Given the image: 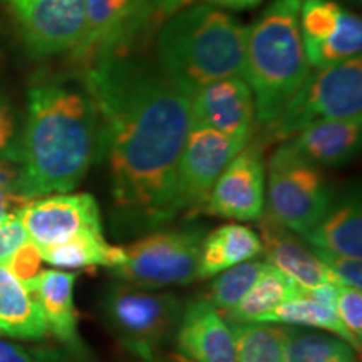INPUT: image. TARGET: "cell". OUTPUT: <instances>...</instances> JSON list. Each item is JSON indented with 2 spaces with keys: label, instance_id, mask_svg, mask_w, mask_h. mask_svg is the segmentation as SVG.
<instances>
[{
  "label": "cell",
  "instance_id": "obj_1",
  "mask_svg": "<svg viewBox=\"0 0 362 362\" xmlns=\"http://www.w3.org/2000/svg\"><path fill=\"white\" fill-rule=\"evenodd\" d=\"M84 83L101 117V160L116 208L146 226L171 220L192 99L158 62L129 52L88 66Z\"/></svg>",
  "mask_w": 362,
  "mask_h": 362
},
{
  "label": "cell",
  "instance_id": "obj_2",
  "mask_svg": "<svg viewBox=\"0 0 362 362\" xmlns=\"http://www.w3.org/2000/svg\"><path fill=\"white\" fill-rule=\"evenodd\" d=\"M99 160L101 117L84 79H47L33 86L16 158L22 200L69 193Z\"/></svg>",
  "mask_w": 362,
  "mask_h": 362
},
{
  "label": "cell",
  "instance_id": "obj_3",
  "mask_svg": "<svg viewBox=\"0 0 362 362\" xmlns=\"http://www.w3.org/2000/svg\"><path fill=\"white\" fill-rule=\"evenodd\" d=\"M247 27L210 4L189 6L168 17L156 40L158 66L192 98L206 84L245 78Z\"/></svg>",
  "mask_w": 362,
  "mask_h": 362
},
{
  "label": "cell",
  "instance_id": "obj_4",
  "mask_svg": "<svg viewBox=\"0 0 362 362\" xmlns=\"http://www.w3.org/2000/svg\"><path fill=\"white\" fill-rule=\"evenodd\" d=\"M300 7L302 0H270L247 27L245 79L255 101V129L279 116L312 71L298 24Z\"/></svg>",
  "mask_w": 362,
  "mask_h": 362
},
{
  "label": "cell",
  "instance_id": "obj_5",
  "mask_svg": "<svg viewBox=\"0 0 362 362\" xmlns=\"http://www.w3.org/2000/svg\"><path fill=\"white\" fill-rule=\"evenodd\" d=\"M362 119V59L312 69L309 78L285 103L279 116L262 128L259 141H288L298 131L317 121Z\"/></svg>",
  "mask_w": 362,
  "mask_h": 362
},
{
  "label": "cell",
  "instance_id": "obj_6",
  "mask_svg": "<svg viewBox=\"0 0 362 362\" xmlns=\"http://www.w3.org/2000/svg\"><path fill=\"white\" fill-rule=\"evenodd\" d=\"M265 214L304 237L332 206L322 170L284 141L267 165Z\"/></svg>",
  "mask_w": 362,
  "mask_h": 362
},
{
  "label": "cell",
  "instance_id": "obj_7",
  "mask_svg": "<svg viewBox=\"0 0 362 362\" xmlns=\"http://www.w3.org/2000/svg\"><path fill=\"white\" fill-rule=\"evenodd\" d=\"M181 302L170 292L117 282L103 298V314L119 342L143 361H153L156 352L175 336L181 317Z\"/></svg>",
  "mask_w": 362,
  "mask_h": 362
},
{
  "label": "cell",
  "instance_id": "obj_8",
  "mask_svg": "<svg viewBox=\"0 0 362 362\" xmlns=\"http://www.w3.org/2000/svg\"><path fill=\"white\" fill-rule=\"evenodd\" d=\"M200 230H163L123 247V264L111 269L121 282L143 288L188 285L198 279Z\"/></svg>",
  "mask_w": 362,
  "mask_h": 362
},
{
  "label": "cell",
  "instance_id": "obj_9",
  "mask_svg": "<svg viewBox=\"0 0 362 362\" xmlns=\"http://www.w3.org/2000/svg\"><path fill=\"white\" fill-rule=\"evenodd\" d=\"M247 144L193 119L176 178V215L205 210L215 181Z\"/></svg>",
  "mask_w": 362,
  "mask_h": 362
},
{
  "label": "cell",
  "instance_id": "obj_10",
  "mask_svg": "<svg viewBox=\"0 0 362 362\" xmlns=\"http://www.w3.org/2000/svg\"><path fill=\"white\" fill-rule=\"evenodd\" d=\"M151 12L149 0H84V30L72 56L90 66L128 52Z\"/></svg>",
  "mask_w": 362,
  "mask_h": 362
},
{
  "label": "cell",
  "instance_id": "obj_11",
  "mask_svg": "<svg viewBox=\"0 0 362 362\" xmlns=\"http://www.w3.org/2000/svg\"><path fill=\"white\" fill-rule=\"evenodd\" d=\"M17 215L27 238L37 248L79 237L103 235L101 211L89 193H56L22 205Z\"/></svg>",
  "mask_w": 362,
  "mask_h": 362
},
{
  "label": "cell",
  "instance_id": "obj_12",
  "mask_svg": "<svg viewBox=\"0 0 362 362\" xmlns=\"http://www.w3.org/2000/svg\"><path fill=\"white\" fill-rule=\"evenodd\" d=\"M34 56L72 51L84 30V0H4Z\"/></svg>",
  "mask_w": 362,
  "mask_h": 362
},
{
  "label": "cell",
  "instance_id": "obj_13",
  "mask_svg": "<svg viewBox=\"0 0 362 362\" xmlns=\"http://www.w3.org/2000/svg\"><path fill=\"white\" fill-rule=\"evenodd\" d=\"M205 211L237 221L262 218L265 214V161L260 144L250 141L226 165L211 188Z\"/></svg>",
  "mask_w": 362,
  "mask_h": 362
},
{
  "label": "cell",
  "instance_id": "obj_14",
  "mask_svg": "<svg viewBox=\"0 0 362 362\" xmlns=\"http://www.w3.org/2000/svg\"><path fill=\"white\" fill-rule=\"evenodd\" d=\"M189 99L194 121L238 141H252L257 115L253 93L245 78L218 79L197 90Z\"/></svg>",
  "mask_w": 362,
  "mask_h": 362
},
{
  "label": "cell",
  "instance_id": "obj_15",
  "mask_svg": "<svg viewBox=\"0 0 362 362\" xmlns=\"http://www.w3.org/2000/svg\"><path fill=\"white\" fill-rule=\"evenodd\" d=\"M176 346L188 362H237L232 327L210 302L193 300L181 310Z\"/></svg>",
  "mask_w": 362,
  "mask_h": 362
},
{
  "label": "cell",
  "instance_id": "obj_16",
  "mask_svg": "<svg viewBox=\"0 0 362 362\" xmlns=\"http://www.w3.org/2000/svg\"><path fill=\"white\" fill-rule=\"evenodd\" d=\"M259 221L262 253H265V262L287 275L292 282L304 288L317 285L332 284L327 269L317 259L309 243L302 240L300 235L285 228L267 214Z\"/></svg>",
  "mask_w": 362,
  "mask_h": 362
},
{
  "label": "cell",
  "instance_id": "obj_17",
  "mask_svg": "<svg viewBox=\"0 0 362 362\" xmlns=\"http://www.w3.org/2000/svg\"><path fill=\"white\" fill-rule=\"evenodd\" d=\"M288 143L319 168L342 166L361 151L362 119L317 121L298 131Z\"/></svg>",
  "mask_w": 362,
  "mask_h": 362
},
{
  "label": "cell",
  "instance_id": "obj_18",
  "mask_svg": "<svg viewBox=\"0 0 362 362\" xmlns=\"http://www.w3.org/2000/svg\"><path fill=\"white\" fill-rule=\"evenodd\" d=\"M336 300L337 285L334 284L317 285V287L312 288L298 287V291L288 300H285L282 305L272 310L270 314L262 315L255 322L322 329L349 344L347 332L344 330L341 320L337 317Z\"/></svg>",
  "mask_w": 362,
  "mask_h": 362
},
{
  "label": "cell",
  "instance_id": "obj_19",
  "mask_svg": "<svg viewBox=\"0 0 362 362\" xmlns=\"http://www.w3.org/2000/svg\"><path fill=\"white\" fill-rule=\"evenodd\" d=\"M74 282L76 275L62 270H40L24 282L42 310L49 332L66 344L78 342Z\"/></svg>",
  "mask_w": 362,
  "mask_h": 362
},
{
  "label": "cell",
  "instance_id": "obj_20",
  "mask_svg": "<svg viewBox=\"0 0 362 362\" xmlns=\"http://www.w3.org/2000/svg\"><path fill=\"white\" fill-rule=\"evenodd\" d=\"M262 253L260 237L250 226L226 223L203 238L198 279L205 280L243 262L253 260Z\"/></svg>",
  "mask_w": 362,
  "mask_h": 362
},
{
  "label": "cell",
  "instance_id": "obj_21",
  "mask_svg": "<svg viewBox=\"0 0 362 362\" xmlns=\"http://www.w3.org/2000/svg\"><path fill=\"white\" fill-rule=\"evenodd\" d=\"M0 332L25 341L42 339L49 332L37 300L4 265H0Z\"/></svg>",
  "mask_w": 362,
  "mask_h": 362
},
{
  "label": "cell",
  "instance_id": "obj_22",
  "mask_svg": "<svg viewBox=\"0 0 362 362\" xmlns=\"http://www.w3.org/2000/svg\"><path fill=\"white\" fill-rule=\"evenodd\" d=\"M304 240L315 250L362 259V211L361 202L352 198L337 206H330L324 218Z\"/></svg>",
  "mask_w": 362,
  "mask_h": 362
},
{
  "label": "cell",
  "instance_id": "obj_23",
  "mask_svg": "<svg viewBox=\"0 0 362 362\" xmlns=\"http://www.w3.org/2000/svg\"><path fill=\"white\" fill-rule=\"evenodd\" d=\"M40 259L57 269H115L124 260L123 247H115L104 235H79L67 242L39 248Z\"/></svg>",
  "mask_w": 362,
  "mask_h": 362
},
{
  "label": "cell",
  "instance_id": "obj_24",
  "mask_svg": "<svg viewBox=\"0 0 362 362\" xmlns=\"http://www.w3.org/2000/svg\"><path fill=\"white\" fill-rule=\"evenodd\" d=\"M298 287L300 285L292 282L287 275L267 264L245 297L233 309L223 312L225 320L228 324L255 322L262 315L270 314L285 300H288L298 291Z\"/></svg>",
  "mask_w": 362,
  "mask_h": 362
},
{
  "label": "cell",
  "instance_id": "obj_25",
  "mask_svg": "<svg viewBox=\"0 0 362 362\" xmlns=\"http://www.w3.org/2000/svg\"><path fill=\"white\" fill-rule=\"evenodd\" d=\"M284 362H357L356 351L337 336L285 327Z\"/></svg>",
  "mask_w": 362,
  "mask_h": 362
},
{
  "label": "cell",
  "instance_id": "obj_26",
  "mask_svg": "<svg viewBox=\"0 0 362 362\" xmlns=\"http://www.w3.org/2000/svg\"><path fill=\"white\" fill-rule=\"evenodd\" d=\"M237 362H284L285 327L269 322L230 324Z\"/></svg>",
  "mask_w": 362,
  "mask_h": 362
},
{
  "label": "cell",
  "instance_id": "obj_27",
  "mask_svg": "<svg viewBox=\"0 0 362 362\" xmlns=\"http://www.w3.org/2000/svg\"><path fill=\"white\" fill-rule=\"evenodd\" d=\"M362 51V21L359 13L344 8L336 34L305 54L310 69H324L359 57Z\"/></svg>",
  "mask_w": 362,
  "mask_h": 362
},
{
  "label": "cell",
  "instance_id": "obj_28",
  "mask_svg": "<svg viewBox=\"0 0 362 362\" xmlns=\"http://www.w3.org/2000/svg\"><path fill=\"white\" fill-rule=\"evenodd\" d=\"M265 265V260H248L223 270L211 282L206 300L220 312L233 309L257 282Z\"/></svg>",
  "mask_w": 362,
  "mask_h": 362
},
{
  "label": "cell",
  "instance_id": "obj_29",
  "mask_svg": "<svg viewBox=\"0 0 362 362\" xmlns=\"http://www.w3.org/2000/svg\"><path fill=\"white\" fill-rule=\"evenodd\" d=\"M342 11L344 7L336 0H302L298 24L305 54L336 34Z\"/></svg>",
  "mask_w": 362,
  "mask_h": 362
},
{
  "label": "cell",
  "instance_id": "obj_30",
  "mask_svg": "<svg viewBox=\"0 0 362 362\" xmlns=\"http://www.w3.org/2000/svg\"><path fill=\"white\" fill-rule=\"evenodd\" d=\"M336 312L352 349L359 352L362 346V292L351 287H337Z\"/></svg>",
  "mask_w": 362,
  "mask_h": 362
},
{
  "label": "cell",
  "instance_id": "obj_31",
  "mask_svg": "<svg viewBox=\"0 0 362 362\" xmlns=\"http://www.w3.org/2000/svg\"><path fill=\"white\" fill-rule=\"evenodd\" d=\"M317 259L322 262L327 269L330 280L337 287H351L361 291L362 288V259H351V257L336 255L324 250H315Z\"/></svg>",
  "mask_w": 362,
  "mask_h": 362
},
{
  "label": "cell",
  "instance_id": "obj_32",
  "mask_svg": "<svg viewBox=\"0 0 362 362\" xmlns=\"http://www.w3.org/2000/svg\"><path fill=\"white\" fill-rule=\"evenodd\" d=\"M17 121L8 94L0 88V158L16 163L17 158Z\"/></svg>",
  "mask_w": 362,
  "mask_h": 362
},
{
  "label": "cell",
  "instance_id": "obj_33",
  "mask_svg": "<svg viewBox=\"0 0 362 362\" xmlns=\"http://www.w3.org/2000/svg\"><path fill=\"white\" fill-rule=\"evenodd\" d=\"M24 203L17 193L16 163L0 158V218L17 211Z\"/></svg>",
  "mask_w": 362,
  "mask_h": 362
},
{
  "label": "cell",
  "instance_id": "obj_34",
  "mask_svg": "<svg viewBox=\"0 0 362 362\" xmlns=\"http://www.w3.org/2000/svg\"><path fill=\"white\" fill-rule=\"evenodd\" d=\"M27 233L17 211L0 218V265H6L19 247L27 242Z\"/></svg>",
  "mask_w": 362,
  "mask_h": 362
},
{
  "label": "cell",
  "instance_id": "obj_35",
  "mask_svg": "<svg viewBox=\"0 0 362 362\" xmlns=\"http://www.w3.org/2000/svg\"><path fill=\"white\" fill-rule=\"evenodd\" d=\"M40 262H42V259H40L39 248L30 240H27L24 245L17 248L16 253L4 267L8 272H12L21 282H27L40 272Z\"/></svg>",
  "mask_w": 362,
  "mask_h": 362
},
{
  "label": "cell",
  "instance_id": "obj_36",
  "mask_svg": "<svg viewBox=\"0 0 362 362\" xmlns=\"http://www.w3.org/2000/svg\"><path fill=\"white\" fill-rule=\"evenodd\" d=\"M0 362H54L39 351H30L21 344L0 339Z\"/></svg>",
  "mask_w": 362,
  "mask_h": 362
},
{
  "label": "cell",
  "instance_id": "obj_37",
  "mask_svg": "<svg viewBox=\"0 0 362 362\" xmlns=\"http://www.w3.org/2000/svg\"><path fill=\"white\" fill-rule=\"evenodd\" d=\"M149 2H151L153 11L168 19V17L175 16L176 12L193 6L194 0H149Z\"/></svg>",
  "mask_w": 362,
  "mask_h": 362
},
{
  "label": "cell",
  "instance_id": "obj_38",
  "mask_svg": "<svg viewBox=\"0 0 362 362\" xmlns=\"http://www.w3.org/2000/svg\"><path fill=\"white\" fill-rule=\"evenodd\" d=\"M264 0H206V4L210 6L218 7V8H226V11H247V8H253Z\"/></svg>",
  "mask_w": 362,
  "mask_h": 362
},
{
  "label": "cell",
  "instance_id": "obj_39",
  "mask_svg": "<svg viewBox=\"0 0 362 362\" xmlns=\"http://www.w3.org/2000/svg\"><path fill=\"white\" fill-rule=\"evenodd\" d=\"M149 362H188V361H181V359H178V357H168V359H153V361H149Z\"/></svg>",
  "mask_w": 362,
  "mask_h": 362
},
{
  "label": "cell",
  "instance_id": "obj_40",
  "mask_svg": "<svg viewBox=\"0 0 362 362\" xmlns=\"http://www.w3.org/2000/svg\"><path fill=\"white\" fill-rule=\"evenodd\" d=\"M339 4H347V6H361L362 0H336Z\"/></svg>",
  "mask_w": 362,
  "mask_h": 362
}]
</instances>
